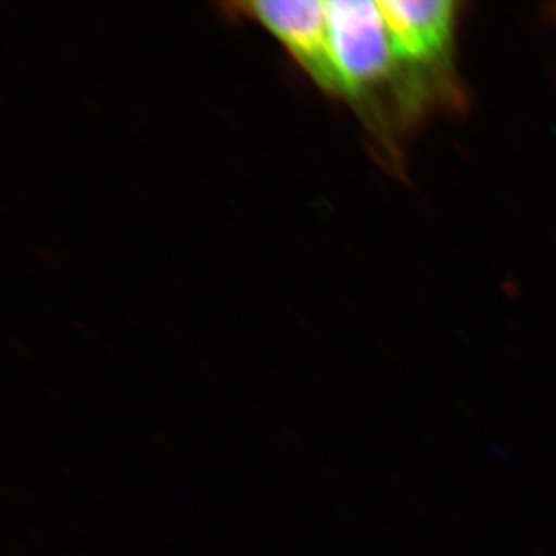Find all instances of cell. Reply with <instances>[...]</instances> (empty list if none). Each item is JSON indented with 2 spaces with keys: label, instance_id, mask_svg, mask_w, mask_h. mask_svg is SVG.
Returning a JSON list of instances; mask_svg holds the SVG:
<instances>
[{
  "label": "cell",
  "instance_id": "6da1fadb",
  "mask_svg": "<svg viewBox=\"0 0 556 556\" xmlns=\"http://www.w3.org/2000/svg\"><path fill=\"white\" fill-rule=\"evenodd\" d=\"M327 10L340 91L357 94L386 80L397 60L379 2L336 0Z\"/></svg>",
  "mask_w": 556,
  "mask_h": 556
},
{
  "label": "cell",
  "instance_id": "3957f363",
  "mask_svg": "<svg viewBox=\"0 0 556 556\" xmlns=\"http://www.w3.org/2000/svg\"><path fill=\"white\" fill-rule=\"evenodd\" d=\"M397 64L430 67L447 60L455 35L456 3L379 2Z\"/></svg>",
  "mask_w": 556,
  "mask_h": 556
},
{
  "label": "cell",
  "instance_id": "7a4b0ae2",
  "mask_svg": "<svg viewBox=\"0 0 556 556\" xmlns=\"http://www.w3.org/2000/svg\"><path fill=\"white\" fill-rule=\"evenodd\" d=\"M243 7L285 43L321 87L340 91L329 46L327 2L269 0Z\"/></svg>",
  "mask_w": 556,
  "mask_h": 556
}]
</instances>
